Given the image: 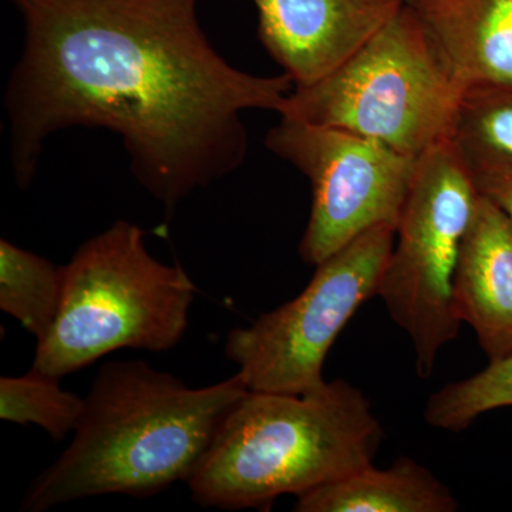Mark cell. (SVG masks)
Returning <instances> with one entry per match:
<instances>
[{
	"label": "cell",
	"mask_w": 512,
	"mask_h": 512,
	"mask_svg": "<svg viewBox=\"0 0 512 512\" xmlns=\"http://www.w3.org/2000/svg\"><path fill=\"white\" fill-rule=\"evenodd\" d=\"M25 45L6 89L16 184H32L45 141L70 127L123 140L131 173L168 217L234 173L248 110L279 114L291 77L255 76L212 47L198 0H10Z\"/></svg>",
	"instance_id": "cell-1"
},
{
	"label": "cell",
	"mask_w": 512,
	"mask_h": 512,
	"mask_svg": "<svg viewBox=\"0 0 512 512\" xmlns=\"http://www.w3.org/2000/svg\"><path fill=\"white\" fill-rule=\"evenodd\" d=\"M242 376L192 389L141 360L100 367L72 443L32 481L20 510L100 495L148 498L187 483L235 406Z\"/></svg>",
	"instance_id": "cell-2"
},
{
	"label": "cell",
	"mask_w": 512,
	"mask_h": 512,
	"mask_svg": "<svg viewBox=\"0 0 512 512\" xmlns=\"http://www.w3.org/2000/svg\"><path fill=\"white\" fill-rule=\"evenodd\" d=\"M383 427L343 379L302 394L249 392L232 409L187 481L201 507L269 510L372 466Z\"/></svg>",
	"instance_id": "cell-3"
},
{
	"label": "cell",
	"mask_w": 512,
	"mask_h": 512,
	"mask_svg": "<svg viewBox=\"0 0 512 512\" xmlns=\"http://www.w3.org/2000/svg\"><path fill=\"white\" fill-rule=\"evenodd\" d=\"M195 292L183 266L148 252L143 229L116 221L63 266L59 313L37 342L32 369L60 379L116 350L174 349L187 332Z\"/></svg>",
	"instance_id": "cell-4"
},
{
	"label": "cell",
	"mask_w": 512,
	"mask_h": 512,
	"mask_svg": "<svg viewBox=\"0 0 512 512\" xmlns=\"http://www.w3.org/2000/svg\"><path fill=\"white\" fill-rule=\"evenodd\" d=\"M466 86L403 5L338 69L293 87L281 117L342 128L419 158L451 140Z\"/></svg>",
	"instance_id": "cell-5"
},
{
	"label": "cell",
	"mask_w": 512,
	"mask_h": 512,
	"mask_svg": "<svg viewBox=\"0 0 512 512\" xmlns=\"http://www.w3.org/2000/svg\"><path fill=\"white\" fill-rule=\"evenodd\" d=\"M478 198L473 174L453 141L417 160L377 296L412 340L423 379L431 376L440 350L463 325L454 311L453 282Z\"/></svg>",
	"instance_id": "cell-6"
},
{
	"label": "cell",
	"mask_w": 512,
	"mask_h": 512,
	"mask_svg": "<svg viewBox=\"0 0 512 512\" xmlns=\"http://www.w3.org/2000/svg\"><path fill=\"white\" fill-rule=\"evenodd\" d=\"M396 229L379 225L316 265L296 298L225 340L251 392L302 394L325 383L323 365L340 332L379 292Z\"/></svg>",
	"instance_id": "cell-7"
},
{
	"label": "cell",
	"mask_w": 512,
	"mask_h": 512,
	"mask_svg": "<svg viewBox=\"0 0 512 512\" xmlns=\"http://www.w3.org/2000/svg\"><path fill=\"white\" fill-rule=\"evenodd\" d=\"M266 147L312 187V207L299 255L316 266L379 225L396 229L417 160L342 128L281 117Z\"/></svg>",
	"instance_id": "cell-8"
},
{
	"label": "cell",
	"mask_w": 512,
	"mask_h": 512,
	"mask_svg": "<svg viewBox=\"0 0 512 512\" xmlns=\"http://www.w3.org/2000/svg\"><path fill=\"white\" fill-rule=\"evenodd\" d=\"M259 39L295 87L328 76L382 28L402 0H252Z\"/></svg>",
	"instance_id": "cell-9"
},
{
	"label": "cell",
	"mask_w": 512,
	"mask_h": 512,
	"mask_svg": "<svg viewBox=\"0 0 512 512\" xmlns=\"http://www.w3.org/2000/svg\"><path fill=\"white\" fill-rule=\"evenodd\" d=\"M454 311L476 332L488 363L512 356V224L481 194L461 242Z\"/></svg>",
	"instance_id": "cell-10"
},
{
	"label": "cell",
	"mask_w": 512,
	"mask_h": 512,
	"mask_svg": "<svg viewBox=\"0 0 512 512\" xmlns=\"http://www.w3.org/2000/svg\"><path fill=\"white\" fill-rule=\"evenodd\" d=\"M407 6L466 89L512 86V0H416Z\"/></svg>",
	"instance_id": "cell-11"
},
{
	"label": "cell",
	"mask_w": 512,
	"mask_h": 512,
	"mask_svg": "<svg viewBox=\"0 0 512 512\" xmlns=\"http://www.w3.org/2000/svg\"><path fill=\"white\" fill-rule=\"evenodd\" d=\"M458 501L429 468L400 457L369 466L296 497V512H454Z\"/></svg>",
	"instance_id": "cell-12"
},
{
	"label": "cell",
	"mask_w": 512,
	"mask_h": 512,
	"mask_svg": "<svg viewBox=\"0 0 512 512\" xmlns=\"http://www.w3.org/2000/svg\"><path fill=\"white\" fill-rule=\"evenodd\" d=\"M63 291V266L0 241V309L18 320L37 342L49 335Z\"/></svg>",
	"instance_id": "cell-13"
},
{
	"label": "cell",
	"mask_w": 512,
	"mask_h": 512,
	"mask_svg": "<svg viewBox=\"0 0 512 512\" xmlns=\"http://www.w3.org/2000/svg\"><path fill=\"white\" fill-rule=\"evenodd\" d=\"M451 141L471 174L512 170V86L467 89Z\"/></svg>",
	"instance_id": "cell-14"
},
{
	"label": "cell",
	"mask_w": 512,
	"mask_h": 512,
	"mask_svg": "<svg viewBox=\"0 0 512 512\" xmlns=\"http://www.w3.org/2000/svg\"><path fill=\"white\" fill-rule=\"evenodd\" d=\"M84 399L60 387L59 379L30 369L26 375L0 379V419L36 424L60 441L77 429Z\"/></svg>",
	"instance_id": "cell-15"
},
{
	"label": "cell",
	"mask_w": 512,
	"mask_h": 512,
	"mask_svg": "<svg viewBox=\"0 0 512 512\" xmlns=\"http://www.w3.org/2000/svg\"><path fill=\"white\" fill-rule=\"evenodd\" d=\"M503 407H512V356L431 394L424 420L434 429L458 433L483 414Z\"/></svg>",
	"instance_id": "cell-16"
},
{
	"label": "cell",
	"mask_w": 512,
	"mask_h": 512,
	"mask_svg": "<svg viewBox=\"0 0 512 512\" xmlns=\"http://www.w3.org/2000/svg\"><path fill=\"white\" fill-rule=\"evenodd\" d=\"M478 191L500 208L512 224V170L473 174Z\"/></svg>",
	"instance_id": "cell-17"
},
{
	"label": "cell",
	"mask_w": 512,
	"mask_h": 512,
	"mask_svg": "<svg viewBox=\"0 0 512 512\" xmlns=\"http://www.w3.org/2000/svg\"><path fill=\"white\" fill-rule=\"evenodd\" d=\"M404 5H412V3L416 2V0H402Z\"/></svg>",
	"instance_id": "cell-18"
}]
</instances>
